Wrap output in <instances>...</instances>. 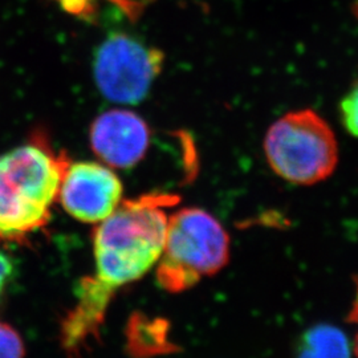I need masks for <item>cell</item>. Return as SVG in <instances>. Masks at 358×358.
<instances>
[{
	"mask_svg": "<svg viewBox=\"0 0 358 358\" xmlns=\"http://www.w3.org/2000/svg\"><path fill=\"white\" fill-rule=\"evenodd\" d=\"M90 137V148L101 164L125 170L137 166L145 158L152 130L141 115L127 109H112L92 122Z\"/></svg>",
	"mask_w": 358,
	"mask_h": 358,
	"instance_id": "7",
	"label": "cell"
},
{
	"mask_svg": "<svg viewBox=\"0 0 358 358\" xmlns=\"http://www.w3.org/2000/svg\"><path fill=\"white\" fill-rule=\"evenodd\" d=\"M127 346L131 358H153L177 350L169 340V322L140 313H134L129 320Z\"/></svg>",
	"mask_w": 358,
	"mask_h": 358,
	"instance_id": "8",
	"label": "cell"
},
{
	"mask_svg": "<svg viewBox=\"0 0 358 358\" xmlns=\"http://www.w3.org/2000/svg\"><path fill=\"white\" fill-rule=\"evenodd\" d=\"M13 278V264L11 259L0 251V300L6 294Z\"/></svg>",
	"mask_w": 358,
	"mask_h": 358,
	"instance_id": "13",
	"label": "cell"
},
{
	"mask_svg": "<svg viewBox=\"0 0 358 358\" xmlns=\"http://www.w3.org/2000/svg\"><path fill=\"white\" fill-rule=\"evenodd\" d=\"M174 194L153 192L122 199L93 230L94 273L78 282L76 301L60 324V344L69 358H81L100 338L115 294L140 280L162 255L169 217L164 207Z\"/></svg>",
	"mask_w": 358,
	"mask_h": 358,
	"instance_id": "1",
	"label": "cell"
},
{
	"mask_svg": "<svg viewBox=\"0 0 358 358\" xmlns=\"http://www.w3.org/2000/svg\"><path fill=\"white\" fill-rule=\"evenodd\" d=\"M230 235L217 217L199 207L180 208L167 220L155 279L170 294L195 287L229 264Z\"/></svg>",
	"mask_w": 358,
	"mask_h": 358,
	"instance_id": "3",
	"label": "cell"
},
{
	"mask_svg": "<svg viewBox=\"0 0 358 358\" xmlns=\"http://www.w3.org/2000/svg\"><path fill=\"white\" fill-rule=\"evenodd\" d=\"M164 62L161 50L124 32H113L94 53L93 76L106 100L136 105L149 94Z\"/></svg>",
	"mask_w": 358,
	"mask_h": 358,
	"instance_id": "5",
	"label": "cell"
},
{
	"mask_svg": "<svg viewBox=\"0 0 358 358\" xmlns=\"http://www.w3.org/2000/svg\"><path fill=\"white\" fill-rule=\"evenodd\" d=\"M297 358H350V346L341 329L319 324L303 334Z\"/></svg>",
	"mask_w": 358,
	"mask_h": 358,
	"instance_id": "9",
	"label": "cell"
},
{
	"mask_svg": "<svg viewBox=\"0 0 358 358\" xmlns=\"http://www.w3.org/2000/svg\"><path fill=\"white\" fill-rule=\"evenodd\" d=\"M269 167L280 178L312 186L329 178L338 165V143L329 124L312 109L289 112L264 137Z\"/></svg>",
	"mask_w": 358,
	"mask_h": 358,
	"instance_id": "4",
	"label": "cell"
},
{
	"mask_svg": "<svg viewBox=\"0 0 358 358\" xmlns=\"http://www.w3.org/2000/svg\"><path fill=\"white\" fill-rule=\"evenodd\" d=\"M353 13H355V16L357 17L358 20V0L355 3V6H353Z\"/></svg>",
	"mask_w": 358,
	"mask_h": 358,
	"instance_id": "16",
	"label": "cell"
},
{
	"mask_svg": "<svg viewBox=\"0 0 358 358\" xmlns=\"http://www.w3.org/2000/svg\"><path fill=\"white\" fill-rule=\"evenodd\" d=\"M120 7L130 19H137L141 15L145 1L143 0H108Z\"/></svg>",
	"mask_w": 358,
	"mask_h": 358,
	"instance_id": "14",
	"label": "cell"
},
{
	"mask_svg": "<svg viewBox=\"0 0 358 358\" xmlns=\"http://www.w3.org/2000/svg\"><path fill=\"white\" fill-rule=\"evenodd\" d=\"M124 186L101 162H71L62 179L57 202L65 213L84 223H100L124 199Z\"/></svg>",
	"mask_w": 358,
	"mask_h": 358,
	"instance_id": "6",
	"label": "cell"
},
{
	"mask_svg": "<svg viewBox=\"0 0 358 358\" xmlns=\"http://www.w3.org/2000/svg\"><path fill=\"white\" fill-rule=\"evenodd\" d=\"M69 161L43 133L0 155V242L23 243L50 223Z\"/></svg>",
	"mask_w": 358,
	"mask_h": 358,
	"instance_id": "2",
	"label": "cell"
},
{
	"mask_svg": "<svg viewBox=\"0 0 358 358\" xmlns=\"http://www.w3.org/2000/svg\"><path fill=\"white\" fill-rule=\"evenodd\" d=\"M346 321H348L349 324H353V325H357L358 327V275L355 278V299H353L350 309H349V312H348ZM353 352H355L356 357L358 358V331L357 333H356V337H355Z\"/></svg>",
	"mask_w": 358,
	"mask_h": 358,
	"instance_id": "15",
	"label": "cell"
},
{
	"mask_svg": "<svg viewBox=\"0 0 358 358\" xmlns=\"http://www.w3.org/2000/svg\"><path fill=\"white\" fill-rule=\"evenodd\" d=\"M60 8L71 15L83 20H92L97 13L96 0H55Z\"/></svg>",
	"mask_w": 358,
	"mask_h": 358,
	"instance_id": "12",
	"label": "cell"
},
{
	"mask_svg": "<svg viewBox=\"0 0 358 358\" xmlns=\"http://www.w3.org/2000/svg\"><path fill=\"white\" fill-rule=\"evenodd\" d=\"M340 117L348 133L358 138V76L340 103Z\"/></svg>",
	"mask_w": 358,
	"mask_h": 358,
	"instance_id": "10",
	"label": "cell"
},
{
	"mask_svg": "<svg viewBox=\"0 0 358 358\" xmlns=\"http://www.w3.org/2000/svg\"><path fill=\"white\" fill-rule=\"evenodd\" d=\"M0 358H26V345L13 325L0 321Z\"/></svg>",
	"mask_w": 358,
	"mask_h": 358,
	"instance_id": "11",
	"label": "cell"
}]
</instances>
